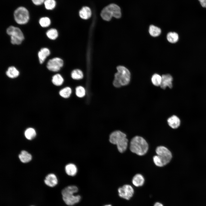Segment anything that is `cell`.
Here are the masks:
<instances>
[{"mask_svg":"<svg viewBox=\"0 0 206 206\" xmlns=\"http://www.w3.org/2000/svg\"><path fill=\"white\" fill-rule=\"evenodd\" d=\"M78 191V188L75 185L68 186L62 190L63 199L66 205H73L80 201L81 196L79 195H75V194Z\"/></svg>","mask_w":206,"mask_h":206,"instance_id":"277c9868","label":"cell"},{"mask_svg":"<svg viewBox=\"0 0 206 206\" xmlns=\"http://www.w3.org/2000/svg\"><path fill=\"white\" fill-rule=\"evenodd\" d=\"M64 82V79L63 78L60 74H56L52 77V82L55 86H60L63 84Z\"/></svg>","mask_w":206,"mask_h":206,"instance_id":"7402d4cb","label":"cell"},{"mask_svg":"<svg viewBox=\"0 0 206 206\" xmlns=\"http://www.w3.org/2000/svg\"><path fill=\"white\" fill-rule=\"evenodd\" d=\"M47 37L52 40L56 39L58 36V33L57 30L54 28H51L48 30L46 33Z\"/></svg>","mask_w":206,"mask_h":206,"instance_id":"484cf974","label":"cell"},{"mask_svg":"<svg viewBox=\"0 0 206 206\" xmlns=\"http://www.w3.org/2000/svg\"><path fill=\"white\" fill-rule=\"evenodd\" d=\"M154 206H163V205L160 203L156 202L154 204Z\"/></svg>","mask_w":206,"mask_h":206,"instance_id":"d6a6232c","label":"cell"},{"mask_svg":"<svg viewBox=\"0 0 206 206\" xmlns=\"http://www.w3.org/2000/svg\"><path fill=\"white\" fill-rule=\"evenodd\" d=\"M36 133L35 130L32 128H27L25 131L24 135L26 138L29 140L34 138L36 136Z\"/></svg>","mask_w":206,"mask_h":206,"instance_id":"603a6c76","label":"cell"},{"mask_svg":"<svg viewBox=\"0 0 206 206\" xmlns=\"http://www.w3.org/2000/svg\"><path fill=\"white\" fill-rule=\"evenodd\" d=\"M44 183L47 186L53 187L57 184L58 179L56 175L54 174H49L46 177L44 180Z\"/></svg>","mask_w":206,"mask_h":206,"instance_id":"7c38bea8","label":"cell"},{"mask_svg":"<svg viewBox=\"0 0 206 206\" xmlns=\"http://www.w3.org/2000/svg\"><path fill=\"white\" fill-rule=\"evenodd\" d=\"M169 126L173 129L177 128L181 124L180 118L177 116L173 115L169 118L167 120Z\"/></svg>","mask_w":206,"mask_h":206,"instance_id":"4fadbf2b","label":"cell"},{"mask_svg":"<svg viewBox=\"0 0 206 206\" xmlns=\"http://www.w3.org/2000/svg\"><path fill=\"white\" fill-rule=\"evenodd\" d=\"M162 81L161 87L163 89H165L167 87L171 88L173 87L172 82L173 78L172 76L169 74H163L162 76Z\"/></svg>","mask_w":206,"mask_h":206,"instance_id":"8fae6325","label":"cell"},{"mask_svg":"<svg viewBox=\"0 0 206 206\" xmlns=\"http://www.w3.org/2000/svg\"><path fill=\"white\" fill-rule=\"evenodd\" d=\"M72 93L71 88L70 87H66L60 90L59 92V94L62 97L66 98L70 97Z\"/></svg>","mask_w":206,"mask_h":206,"instance_id":"cb8c5ba5","label":"cell"},{"mask_svg":"<svg viewBox=\"0 0 206 206\" xmlns=\"http://www.w3.org/2000/svg\"><path fill=\"white\" fill-rule=\"evenodd\" d=\"M167 39L169 43H177L179 40V35L176 32H170L167 34Z\"/></svg>","mask_w":206,"mask_h":206,"instance_id":"d6986e66","label":"cell"},{"mask_svg":"<svg viewBox=\"0 0 206 206\" xmlns=\"http://www.w3.org/2000/svg\"><path fill=\"white\" fill-rule=\"evenodd\" d=\"M65 170L68 175L71 176L75 175L78 171L77 167L73 163L67 165L65 167Z\"/></svg>","mask_w":206,"mask_h":206,"instance_id":"2e32d148","label":"cell"},{"mask_svg":"<svg viewBox=\"0 0 206 206\" xmlns=\"http://www.w3.org/2000/svg\"><path fill=\"white\" fill-rule=\"evenodd\" d=\"M45 0H32L33 3L35 5H40L44 3Z\"/></svg>","mask_w":206,"mask_h":206,"instance_id":"4dcf8cb0","label":"cell"},{"mask_svg":"<svg viewBox=\"0 0 206 206\" xmlns=\"http://www.w3.org/2000/svg\"><path fill=\"white\" fill-rule=\"evenodd\" d=\"M119 196L126 200H129L133 196L134 190L129 185H125L119 187L118 189Z\"/></svg>","mask_w":206,"mask_h":206,"instance_id":"30bf717a","label":"cell"},{"mask_svg":"<svg viewBox=\"0 0 206 206\" xmlns=\"http://www.w3.org/2000/svg\"></svg>","mask_w":206,"mask_h":206,"instance_id":"e575fe53","label":"cell"},{"mask_svg":"<svg viewBox=\"0 0 206 206\" xmlns=\"http://www.w3.org/2000/svg\"><path fill=\"white\" fill-rule=\"evenodd\" d=\"M20 161L23 163H27L29 162L32 159L31 155L25 150H22L19 155Z\"/></svg>","mask_w":206,"mask_h":206,"instance_id":"ac0fdd59","label":"cell"},{"mask_svg":"<svg viewBox=\"0 0 206 206\" xmlns=\"http://www.w3.org/2000/svg\"><path fill=\"white\" fill-rule=\"evenodd\" d=\"M39 23L42 27H46L50 25L51 20L49 18L47 17H43L39 19Z\"/></svg>","mask_w":206,"mask_h":206,"instance_id":"f1b7e54d","label":"cell"},{"mask_svg":"<svg viewBox=\"0 0 206 206\" xmlns=\"http://www.w3.org/2000/svg\"><path fill=\"white\" fill-rule=\"evenodd\" d=\"M156 152L163 166L168 164L171 160L172 153L166 147L163 146H158L156 148Z\"/></svg>","mask_w":206,"mask_h":206,"instance_id":"ba28073f","label":"cell"},{"mask_svg":"<svg viewBox=\"0 0 206 206\" xmlns=\"http://www.w3.org/2000/svg\"><path fill=\"white\" fill-rule=\"evenodd\" d=\"M14 16L15 21L20 25L27 23L29 18L28 10L23 7H20L17 8L14 11Z\"/></svg>","mask_w":206,"mask_h":206,"instance_id":"52a82bcc","label":"cell"},{"mask_svg":"<svg viewBox=\"0 0 206 206\" xmlns=\"http://www.w3.org/2000/svg\"><path fill=\"white\" fill-rule=\"evenodd\" d=\"M104 206H112V205H111L108 204L105 205Z\"/></svg>","mask_w":206,"mask_h":206,"instance_id":"836d02e7","label":"cell"},{"mask_svg":"<svg viewBox=\"0 0 206 206\" xmlns=\"http://www.w3.org/2000/svg\"><path fill=\"white\" fill-rule=\"evenodd\" d=\"M201 6L206 8V0H198Z\"/></svg>","mask_w":206,"mask_h":206,"instance_id":"1f68e13d","label":"cell"},{"mask_svg":"<svg viewBox=\"0 0 206 206\" xmlns=\"http://www.w3.org/2000/svg\"><path fill=\"white\" fill-rule=\"evenodd\" d=\"M117 72L114 75L113 81L114 86L116 88L127 85L130 80V73L126 67L122 66L117 67Z\"/></svg>","mask_w":206,"mask_h":206,"instance_id":"6da1fadb","label":"cell"},{"mask_svg":"<svg viewBox=\"0 0 206 206\" xmlns=\"http://www.w3.org/2000/svg\"><path fill=\"white\" fill-rule=\"evenodd\" d=\"M63 60L59 58H54L50 59L47 64V67L50 71L57 72L63 66Z\"/></svg>","mask_w":206,"mask_h":206,"instance_id":"9c48e42d","label":"cell"},{"mask_svg":"<svg viewBox=\"0 0 206 206\" xmlns=\"http://www.w3.org/2000/svg\"><path fill=\"white\" fill-rule=\"evenodd\" d=\"M148 31L150 34L153 37L159 36L161 32V29L159 27L152 25L149 26Z\"/></svg>","mask_w":206,"mask_h":206,"instance_id":"44dd1931","label":"cell"},{"mask_svg":"<svg viewBox=\"0 0 206 206\" xmlns=\"http://www.w3.org/2000/svg\"><path fill=\"white\" fill-rule=\"evenodd\" d=\"M76 94L78 97L82 98L85 96L86 94V90L85 88L82 86H79L76 88Z\"/></svg>","mask_w":206,"mask_h":206,"instance_id":"83f0119b","label":"cell"},{"mask_svg":"<svg viewBox=\"0 0 206 206\" xmlns=\"http://www.w3.org/2000/svg\"><path fill=\"white\" fill-rule=\"evenodd\" d=\"M79 14L80 17L82 19H87L90 18L91 16V11L89 7H84L80 10Z\"/></svg>","mask_w":206,"mask_h":206,"instance_id":"e0dca14e","label":"cell"},{"mask_svg":"<svg viewBox=\"0 0 206 206\" xmlns=\"http://www.w3.org/2000/svg\"><path fill=\"white\" fill-rule=\"evenodd\" d=\"M71 76L72 79L75 80H79L82 79L83 77V74L81 70L76 69L73 70L71 74Z\"/></svg>","mask_w":206,"mask_h":206,"instance_id":"4316f807","label":"cell"},{"mask_svg":"<svg viewBox=\"0 0 206 206\" xmlns=\"http://www.w3.org/2000/svg\"><path fill=\"white\" fill-rule=\"evenodd\" d=\"M7 33L10 36L11 42L13 44H20L24 39L22 32L18 27L13 26H9L7 29Z\"/></svg>","mask_w":206,"mask_h":206,"instance_id":"8992f818","label":"cell"},{"mask_svg":"<svg viewBox=\"0 0 206 206\" xmlns=\"http://www.w3.org/2000/svg\"><path fill=\"white\" fill-rule=\"evenodd\" d=\"M100 15L102 18L106 21H110L112 17L119 18L121 16V9L117 5L111 4L102 9Z\"/></svg>","mask_w":206,"mask_h":206,"instance_id":"5b68a950","label":"cell"},{"mask_svg":"<svg viewBox=\"0 0 206 206\" xmlns=\"http://www.w3.org/2000/svg\"><path fill=\"white\" fill-rule=\"evenodd\" d=\"M131 151L139 156L146 154L148 149V145L146 140L142 137L136 136L131 140L130 146Z\"/></svg>","mask_w":206,"mask_h":206,"instance_id":"7a4b0ae2","label":"cell"},{"mask_svg":"<svg viewBox=\"0 0 206 206\" xmlns=\"http://www.w3.org/2000/svg\"><path fill=\"white\" fill-rule=\"evenodd\" d=\"M109 140L113 144L117 145L118 151L123 153L126 150L128 140L126 135L120 130L112 132L110 135Z\"/></svg>","mask_w":206,"mask_h":206,"instance_id":"3957f363","label":"cell"},{"mask_svg":"<svg viewBox=\"0 0 206 206\" xmlns=\"http://www.w3.org/2000/svg\"><path fill=\"white\" fill-rule=\"evenodd\" d=\"M6 74L9 78H13L17 77L19 75V72L15 67L11 66L8 68Z\"/></svg>","mask_w":206,"mask_h":206,"instance_id":"ffe728a7","label":"cell"},{"mask_svg":"<svg viewBox=\"0 0 206 206\" xmlns=\"http://www.w3.org/2000/svg\"><path fill=\"white\" fill-rule=\"evenodd\" d=\"M151 80L154 85L156 86H160L162 82V77L157 74H154L152 76Z\"/></svg>","mask_w":206,"mask_h":206,"instance_id":"d4e9b609","label":"cell"},{"mask_svg":"<svg viewBox=\"0 0 206 206\" xmlns=\"http://www.w3.org/2000/svg\"><path fill=\"white\" fill-rule=\"evenodd\" d=\"M50 53L49 50L47 48L44 47L41 49L38 53L39 63L42 64Z\"/></svg>","mask_w":206,"mask_h":206,"instance_id":"5bb4252c","label":"cell"},{"mask_svg":"<svg viewBox=\"0 0 206 206\" xmlns=\"http://www.w3.org/2000/svg\"><path fill=\"white\" fill-rule=\"evenodd\" d=\"M144 182V179L143 176L140 174H137L135 175L132 180L133 184L136 187L142 186Z\"/></svg>","mask_w":206,"mask_h":206,"instance_id":"9a60e30c","label":"cell"},{"mask_svg":"<svg viewBox=\"0 0 206 206\" xmlns=\"http://www.w3.org/2000/svg\"><path fill=\"white\" fill-rule=\"evenodd\" d=\"M45 8L47 10L53 9L56 5L55 0H45L44 3Z\"/></svg>","mask_w":206,"mask_h":206,"instance_id":"f546056e","label":"cell"}]
</instances>
